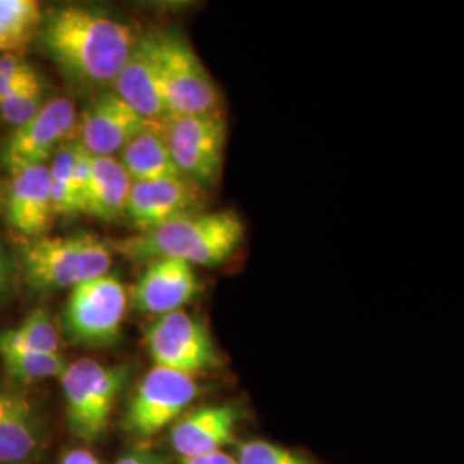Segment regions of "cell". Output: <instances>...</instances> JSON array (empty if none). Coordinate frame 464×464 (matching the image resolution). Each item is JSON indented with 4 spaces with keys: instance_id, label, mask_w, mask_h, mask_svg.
I'll use <instances>...</instances> for the list:
<instances>
[{
    "instance_id": "obj_1",
    "label": "cell",
    "mask_w": 464,
    "mask_h": 464,
    "mask_svg": "<svg viewBox=\"0 0 464 464\" xmlns=\"http://www.w3.org/2000/svg\"><path fill=\"white\" fill-rule=\"evenodd\" d=\"M38 36L61 71L86 86L114 83L140 38L133 24L83 5L49 11Z\"/></svg>"
},
{
    "instance_id": "obj_2",
    "label": "cell",
    "mask_w": 464,
    "mask_h": 464,
    "mask_svg": "<svg viewBox=\"0 0 464 464\" xmlns=\"http://www.w3.org/2000/svg\"><path fill=\"white\" fill-rule=\"evenodd\" d=\"M245 237L243 217L234 210H217L183 217L109 243L114 255L138 264L172 258L193 266H217L234 256Z\"/></svg>"
},
{
    "instance_id": "obj_3",
    "label": "cell",
    "mask_w": 464,
    "mask_h": 464,
    "mask_svg": "<svg viewBox=\"0 0 464 464\" xmlns=\"http://www.w3.org/2000/svg\"><path fill=\"white\" fill-rule=\"evenodd\" d=\"M111 243L92 232L44 236L30 241L21 253L26 282L36 291L72 289L107 276L112 266Z\"/></svg>"
},
{
    "instance_id": "obj_4",
    "label": "cell",
    "mask_w": 464,
    "mask_h": 464,
    "mask_svg": "<svg viewBox=\"0 0 464 464\" xmlns=\"http://www.w3.org/2000/svg\"><path fill=\"white\" fill-rule=\"evenodd\" d=\"M130 379V366L105 365L92 358L69 363L61 375L67 427L84 444L107 433L117 398Z\"/></svg>"
},
{
    "instance_id": "obj_5",
    "label": "cell",
    "mask_w": 464,
    "mask_h": 464,
    "mask_svg": "<svg viewBox=\"0 0 464 464\" xmlns=\"http://www.w3.org/2000/svg\"><path fill=\"white\" fill-rule=\"evenodd\" d=\"M170 116L220 114V95L191 44L172 32L149 34Z\"/></svg>"
},
{
    "instance_id": "obj_6",
    "label": "cell",
    "mask_w": 464,
    "mask_h": 464,
    "mask_svg": "<svg viewBox=\"0 0 464 464\" xmlns=\"http://www.w3.org/2000/svg\"><path fill=\"white\" fill-rule=\"evenodd\" d=\"M130 295L117 276H102L69 291L63 329L67 341L83 348L112 346L122 335Z\"/></svg>"
},
{
    "instance_id": "obj_7",
    "label": "cell",
    "mask_w": 464,
    "mask_h": 464,
    "mask_svg": "<svg viewBox=\"0 0 464 464\" xmlns=\"http://www.w3.org/2000/svg\"><path fill=\"white\" fill-rule=\"evenodd\" d=\"M155 366L195 377L222 366L212 334L198 316L178 310L151 322L145 335Z\"/></svg>"
},
{
    "instance_id": "obj_8",
    "label": "cell",
    "mask_w": 464,
    "mask_h": 464,
    "mask_svg": "<svg viewBox=\"0 0 464 464\" xmlns=\"http://www.w3.org/2000/svg\"><path fill=\"white\" fill-rule=\"evenodd\" d=\"M197 396L195 377L155 366L136 385L122 427L133 439L145 442L176 423Z\"/></svg>"
},
{
    "instance_id": "obj_9",
    "label": "cell",
    "mask_w": 464,
    "mask_h": 464,
    "mask_svg": "<svg viewBox=\"0 0 464 464\" xmlns=\"http://www.w3.org/2000/svg\"><path fill=\"white\" fill-rule=\"evenodd\" d=\"M167 145L184 179L208 188L222 172L227 122L220 114L170 116L164 122Z\"/></svg>"
},
{
    "instance_id": "obj_10",
    "label": "cell",
    "mask_w": 464,
    "mask_h": 464,
    "mask_svg": "<svg viewBox=\"0 0 464 464\" xmlns=\"http://www.w3.org/2000/svg\"><path fill=\"white\" fill-rule=\"evenodd\" d=\"M78 122L74 103L64 97L45 102L40 112L16 128L7 138L2 160L13 172L34 166H47L57 150L66 145Z\"/></svg>"
},
{
    "instance_id": "obj_11",
    "label": "cell",
    "mask_w": 464,
    "mask_h": 464,
    "mask_svg": "<svg viewBox=\"0 0 464 464\" xmlns=\"http://www.w3.org/2000/svg\"><path fill=\"white\" fill-rule=\"evenodd\" d=\"M205 188L184 178L133 183L124 217L136 231H151L172 220L205 212Z\"/></svg>"
},
{
    "instance_id": "obj_12",
    "label": "cell",
    "mask_w": 464,
    "mask_h": 464,
    "mask_svg": "<svg viewBox=\"0 0 464 464\" xmlns=\"http://www.w3.org/2000/svg\"><path fill=\"white\" fill-rule=\"evenodd\" d=\"M199 281L195 266L183 260H153L134 284L131 301L140 314L162 316L184 310L197 298Z\"/></svg>"
},
{
    "instance_id": "obj_13",
    "label": "cell",
    "mask_w": 464,
    "mask_h": 464,
    "mask_svg": "<svg viewBox=\"0 0 464 464\" xmlns=\"http://www.w3.org/2000/svg\"><path fill=\"white\" fill-rule=\"evenodd\" d=\"M147 124L114 92L93 100L80 119L78 143L93 157H117L126 143Z\"/></svg>"
},
{
    "instance_id": "obj_14",
    "label": "cell",
    "mask_w": 464,
    "mask_h": 464,
    "mask_svg": "<svg viewBox=\"0 0 464 464\" xmlns=\"http://www.w3.org/2000/svg\"><path fill=\"white\" fill-rule=\"evenodd\" d=\"M239 420L241 410L236 404H205L172 425L169 442L183 459L220 452L234 440Z\"/></svg>"
},
{
    "instance_id": "obj_15",
    "label": "cell",
    "mask_w": 464,
    "mask_h": 464,
    "mask_svg": "<svg viewBox=\"0 0 464 464\" xmlns=\"http://www.w3.org/2000/svg\"><path fill=\"white\" fill-rule=\"evenodd\" d=\"M44 444L45 429L34 402L0 385V464H34Z\"/></svg>"
},
{
    "instance_id": "obj_16",
    "label": "cell",
    "mask_w": 464,
    "mask_h": 464,
    "mask_svg": "<svg viewBox=\"0 0 464 464\" xmlns=\"http://www.w3.org/2000/svg\"><path fill=\"white\" fill-rule=\"evenodd\" d=\"M11 176L7 193L11 227L32 239L47 236L55 218L49 166L26 167Z\"/></svg>"
},
{
    "instance_id": "obj_17",
    "label": "cell",
    "mask_w": 464,
    "mask_h": 464,
    "mask_svg": "<svg viewBox=\"0 0 464 464\" xmlns=\"http://www.w3.org/2000/svg\"><path fill=\"white\" fill-rule=\"evenodd\" d=\"M112 86L117 97L124 100L147 122L164 124L170 117L159 82L149 34H140L130 59L117 74Z\"/></svg>"
},
{
    "instance_id": "obj_18",
    "label": "cell",
    "mask_w": 464,
    "mask_h": 464,
    "mask_svg": "<svg viewBox=\"0 0 464 464\" xmlns=\"http://www.w3.org/2000/svg\"><path fill=\"white\" fill-rule=\"evenodd\" d=\"M133 183L183 178L172 160L164 124L147 122L117 155Z\"/></svg>"
},
{
    "instance_id": "obj_19",
    "label": "cell",
    "mask_w": 464,
    "mask_h": 464,
    "mask_svg": "<svg viewBox=\"0 0 464 464\" xmlns=\"http://www.w3.org/2000/svg\"><path fill=\"white\" fill-rule=\"evenodd\" d=\"M133 179L117 157H93V176L84 216L112 222L126 216Z\"/></svg>"
},
{
    "instance_id": "obj_20",
    "label": "cell",
    "mask_w": 464,
    "mask_h": 464,
    "mask_svg": "<svg viewBox=\"0 0 464 464\" xmlns=\"http://www.w3.org/2000/svg\"><path fill=\"white\" fill-rule=\"evenodd\" d=\"M44 16L36 0H0V53L21 55L40 32Z\"/></svg>"
},
{
    "instance_id": "obj_21",
    "label": "cell",
    "mask_w": 464,
    "mask_h": 464,
    "mask_svg": "<svg viewBox=\"0 0 464 464\" xmlns=\"http://www.w3.org/2000/svg\"><path fill=\"white\" fill-rule=\"evenodd\" d=\"M0 360L5 370L23 382H40L64 373L66 360L59 353H40L34 349L0 344Z\"/></svg>"
},
{
    "instance_id": "obj_22",
    "label": "cell",
    "mask_w": 464,
    "mask_h": 464,
    "mask_svg": "<svg viewBox=\"0 0 464 464\" xmlns=\"http://www.w3.org/2000/svg\"><path fill=\"white\" fill-rule=\"evenodd\" d=\"M78 155V141H67L57 150L50 164L52 203L55 217L80 216L74 191V167Z\"/></svg>"
},
{
    "instance_id": "obj_23",
    "label": "cell",
    "mask_w": 464,
    "mask_h": 464,
    "mask_svg": "<svg viewBox=\"0 0 464 464\" xmlns=\"http://www.w3.org/2000/svg\"><path fill=\"white\" fill-rule=\"evenodd\" d=\"M0 344L34 349L40 353H59L61 335L49 312L38 308L14 329L0 332Z\"/></svg>"
},
{
    "instance_id": "obj_24",
    "label": "cell",
    "mask_w": 464,
    "mask_h": 464,
    "mask_svg": "<svg viewBox=\"0 0 464 464\" xmlns=\"http://www.w3.org/2000/svg\"><path fill=\"white\" fill-rule=\"evenodd\" d=\"M234 459L236 464H315L295 450L262 439H253L239 444Z\"/></svg>"
},
{
    "instance_id": "obj_25",
    "label": "cell",
    "mask_w": 464,
    "mask_h": 464,
    "mask_svg": "<svg viewBox=\"0 0 464 464\" xmlns=\"http://www.w3.org/2000/svg\"><path fill=\"white\" fill-rule=\"evenodd\" d=\"M45 105L44 83L32 84L0 103V117L14 130L32 121Z\"/></svg>"
},
{
    "instance_id": "obj_26",
    "label": "cell",
    "mask_w": 464,
    "mask_h": 464,
    "mask_svg": "<svg viewBox=\"0 0 464 464\" xmlns=\"http://www.w3.org/2000/svg\"><path fill=\"white\" fill-rule=\"evenodd\" d=\"M40 76L28 61L16 53H0V78L5 80H32Z\"/></svg>"
},
{
    "instance_id": "obj_27",
    "label": "cell",
    "mask_w": 464,
    "mask_h": 464,
    "mask_svg": "<svg viewBox=\"0 0 464 464\" xmlns=\"http://www.w3.org/2000/svg\"><path fill=\"white\" fill-rule=\"evenodd\" d=\"M42 78L36 76L32 80H5V78H0V103L5 102L7 99H11L13 95H16L17 92L28 88L34 83H40Z\"/></svg>"
},
{
    "instance_id": "obj_28",
    "label": "cell",
    "mask_w": 464,
    "mask_h": 464,
    "mask_svg": "<svg viewBox=\"0 0 464 464\" xmlns=\"http://www.w3.org/2000/svg\"><path fill=\"white\" fill-rule=\"evenodd\" d=\"M116 464H166L162 458L155 456L153 452L149 450H130L126 454H122Z\"/></svg>"
},
{
    "instance_id": "obj_29",
    "label": "cell",
    "mask_w": 464,
    "mask_h": 464,
    "mask_svg": "<svg viewBox=\"0 0 464 464\" xmlns=\"http://www.w3.org/2000/svg\"><path fill=\"white\" fill-rule=\"evenodd\" d=\"M13 276H14L13 264H11L5 249L2 248V245H0V296L7 295V291L11 289Z\"/></svg>"
},
{
    "instance_id": "obj_30",
    "label": "cell",
    "mask_w": 464,
    "mask_h": 464,
    "mask_svg": "<svg viewBox=\"0 0 464 464\" xmlns=\"http://www.w3.org/2000/svg\"><path fill=\"white\" fill-rule=\"evenodd\" d=\"M59 464H102L99 459L84 449H71L63 454Z\"/></svg>"
},
{
    "instance_id": "obj_31",
    "label": "cell",
    "mask_w": 464,
    "mask_h": 464,
    "mask_svg": "<svg viewBox=\"0 0 464 464\" xmlns=\"http://www.w3.org/2000/svg\"><path fill=\"white\" fill-rule=\"evenodd\" d=\"M181 464H236V459L226 454V452H214L208 456H199V458H189V459H183Z\"/></svg>"
}]
</instances>
